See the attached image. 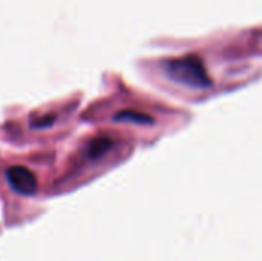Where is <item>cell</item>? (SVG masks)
Returning <instances> with one entry per match:
<instances>
[{
	"instance_id": "obj_1",
	"label": "cell",
	"mask_w": 262,
	"mask_h": 261,
	"mask_svg": "<svg viewBox=\"0 0 262 261\" xmlns=\"http://www.w3.org/2000/svg\"><path fill=\"white\" fill-rule=\"evenodd\" d=\"M6 180L9 186L25 195H31L37 191V178L35 175L23 166H11L6 169Z\"/></svg>"
},
{
	"instance_id": "obj_3",
	"label": "cell",
	"mask_w": 262,
	"mask_h": 261,
	"mask_svg": "<svg viewBox=\"0 0 262 261\" xmlns=\"http://www.w3.org/2000/svg\"><path fill=\"white\" fill-rule=\"evenodd\" d=\"M54 117H41V118H35V120H31V126L32 128H48V126H51L52 123H54Z\"/></svg>"
},
{
	"instance_id": "obj_2",
	"label": "cell",
	"mask_w": 262,
	"mask_h": 261,
	"mask_svg": "<svg viewBox=\"0 0 262 261\" xmlns=\"http://www.w3.org/2000/svg\"><path fill=\"white\" fill-rule=\"evenodd\" d=\"M112 148V142L106 137H100V138H95L89 143V148H88V154L91 158H100L103 157L109 149Z\"/></svg>"
}]
</instances>
